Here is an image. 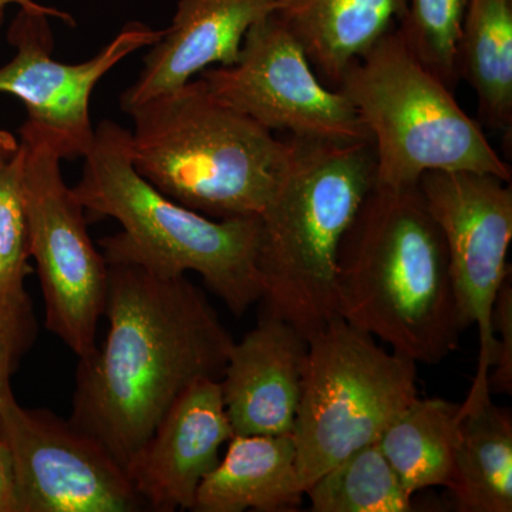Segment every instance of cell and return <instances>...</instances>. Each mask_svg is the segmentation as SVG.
<instances>
[{
	"label": "cell",
	"instance_id": "obj_18",
	"mask_svg": "<svg viewBox=\"0 0 512 512\" xmlns=\"http://www.w3.org/2000/svg\"><path fill=\"white\" fill-rule=\"evenodd\" d=\"M447 488L457 511H512V419L491 400L488 384L471 386Z\"/></svg>",
	"mask_w": 512,
	"mask_h": 512
},
{
	"label": "cell",
	"instance_id": "obj_6",
	"mask_svg": "<svg viewBox=\"0 0 512 512\" xmlns=\"http://www.w3.org/2000/svg\"><path fill=\"white\" fill-rule=\"evenodd\" d=\"M338 90L348 97L376 151V183L417 184L429 171H471L511 183L483 127L453 90L414 55L396 28L353 60Z\"/></svg>",
	"mask_w": 512,
	"mask_h": 512
},
{
	"label": "cell",
	"instance_id": "obj_5",
	"mask_svg": "<svg viewBox=\"0 0 512 512\" xmlns=\"http://www.w3.org/2000/svg\"><path fill=\"white\" fill-rule=\"evenodd\" d=\"M141 177L171 200L214 218L259 217L289 163V141L220 103L200 79L128 111Z\"/></svg>",
	"mask_w": 512,
	"mask_h": 512
},
{
	"label": "cell",
	"instance_id": "obj_20",
	"mask_svg": "<svg viewBox=\"0 0 512 512\" xmlns=\"http://www.w3.org/2000/svg\"><path fill=\"white\" fill-rule=\"evenodd\" d=\"M461 419V404L416 397L384 430L377 444L410 494L450 483Z\"/></svg>",
	"mask_w": 512,
	"mask_h": 512
},
{
	"label": "cell",
	"instance_id": "obj_16",
	"mask_svg": "<svg viewBox=\"0 0 512 512\" xmlns=\"http://www.w3.org/2000/svg\"><path fill=\"white\" fill-rule=\"evenodd\" d=\"M303 495L292 433L234 436L198 488L192 511H295Z\"/></svg>",
	"mask_w": 512,
	"mask_h": 512
},
{
	"label": "cell",
	"instance_id": "obj_7",
	"mask_svg": "<svg viewBox=\"0 0 512 512\" xmlns=\"http://www.w3.org/2000/svg\"><path fill=\"white\" fill-rule=\"evenodd\" d=\"M292 437L303 490L353 451L376 443L416 397L417 363L333 319L308 338Z\"/></svg>",
	"mask_w": 512,
	"mask_h": 512
},
{
	"label": "cell",
	"instance_id": "obj_17",
	"mask_svg": "<svg viewBox=\"0 0 512 512\" xmlns=\"http://www.w3.org/2000/svg\"><path fill=\"white\" fill-rule=\"evenodd\" d=\"M406 0H276L275 15L299 40L320 80L338 89L353 60L396 28Z\"/></svg>",
	"mask_w": 512,
	"mask_h": 512
},
{
	"label": "cell",
	"instance_id": "obj_23",
	"mask_svg": "<svg viewBox=\"0 0 512 512\" xmlns=\"http://www.w3.org/2000/svg\"><path fill=\"white\" fill-rule=\"evenodd\" d=\"M22 150L0 173V306L29 302L25 291L28 227L22 204Z\"/></svg>",
	"mask_w": 512,
	"mask_h": 512
},
{
	"label": "cell",
	"instance_id": "obj_22",
	"mask_svg": "<svg viewBox=\"0 0 512 512\" xmlns=\"http://www.w3.org/2000/svg\"><path fill=\"white\" fill-rule=\"evenodd\" d=\"M468 0H406L396 30L424 66L454 90L457 42Z\"/></svg>",
	"mask_w": 512,
	"mask_h": 512
},
{
	"label": "cell",
	"instance_id": "obj_8",
	"mask_svg": "<svg viewBox=\"0 0 512 512\" xmlns=\"http://www.w3.org/2000/svg\"><path fill=\"white\" fill-rule=\"evenodd\" d=\"M19 133L29 256L39 272L46 328L83 359L97 348L109 264L90 238L82 204L64 181L62 157L32 131L20 127Z\"/></svg>",
	"mask_w": 512,
	"mask_h": 512
},
{
	"label": "cell",
	"instance_id": "obj_19",
	"mask_svg": "<svg viewBox=\"0 0 512 512\" xmlns=\"http://www.w3.org/2000/svg\"><path fill=\"white\" fill-rule=\"evenodd\" d=\"M458 80L476 92L478 123L512 136V0H468L457 42Z\"/></svg>",
	"mask_w": 512,
	"mask_h": 512
},
{
	"label": "cell",
	"instance_id": "obj_4",
	"mask_svg": "<svg viewBox=\"0 0 512 512\" xmlns=\"http://www.w3.org/2000/svg\"><path fill=\"white\" fill-rule=\"evenodd\" d=\"M128 136L120 124L101 121L72 188L84 210L121 225L119 234L100 239L107 264L140 265L161 276L195 272L229 311L244 315L261 301L259 217L214 220L171 200L138 173Z\"/></svg>",
	"mask_w": 512,
	"mask_h": 512
},
{
	"label": "cell",
	"instance_id": "obj_26",
	"mask_svg": "<svg viewBox=\"0 0 512 512\" xmlns=\"http://www.w3.org/2000/svg\"><path fill=\"white\" fill-rule=\"evenodd\" d=\"M0 512H18L12 463H10L8 448L2 439H0Z\"/></svg>",
	"mask_w": 512,
	"mask_h": 512
},
{
	"label": "cell",
	"instance_id": "obj_2",
	"mask_svg": "<svg viewBox=\"0 0 512 512\" xmlns=\"http://www.w3.org/2000/svg\"><path fill=\"white\" fill-rule=\"evenodd\" d=\"M338 313L413 362L437 365L467 329L443 232L419 184H375L338 261Z\"/></svg>",
	"mask_w": 512,
	"mask_h": 512
},
{
	"label": "cell",
	"instance_id": "obj_24",
	"mask_svg": "<svg viewBox=\"0 0 512 512\" xmlns=\"http://www.w3.org/2000/svg\"><path fill=\"white\" fill-rule=\"evenodd\" d=\"M35 335L30 301L0 306V400L12 393L10 376L20 356L32 345Z\"/></svg>",
	"mask_w": 512,
	"mask_h": 512
},
{
	"label": "cell",
	"instance_id": "obj_15",
	"mask_svg": "<svg viewBox=\"0 0 512 512\" xmlns=\"http://www.w3.org/2000/svg\"><path fill=\"white\" fill-rule=\"evenodd\" d=\"M276 0H178L170 26L148 47L121 110L184 86L210 67L237 62L249 29L274 13Z\"/></svg>",
	"mask_w": 512,
	"mask_h": 512
},
{
	"label": "cell",
	"instance_id": "obj_10",
	"mask_svg": "<svg viewBox=\"0 0 512 512\" xmlns=\"http://www.w3.org/2000/svg\"><path fill=\"white\" fill-rule=\"evenodd\" d=\"M0 439L8 448L18 512L146 510L126 468L84 431L47 410L0 400Z\"/></svg>",
	"mask_w": 512,
	"mask_h": 512
},
{
	"label": "cell",
	"instance_id": "obj_27",
	"mask_svg": "<svg viewBox=\"0 0 512 512\" xmlns=\"http://www.w3.org/2000/svg\"><path fill=\"white\" fill-rule=\"evenodd\" d=\"M15 5L19 6V9L28 10V12L46 13L50 18L63 20L67 25H74L72 15H69V13L42 5V3L36 2V0H0V23L5 18V13L9 6Z\"/></svg>",
	"mask_w": 512,
	"mask_h": 512
},
{
	"label": "cell",
	"instance_id": "obj_1",
	"mask_svg": "<svg viewBox=\"0 0 512 512\" xmlns=\"http://www.w3.org/2000/svg\"><path fill=\"white\" fill-rule=\"evenodd\" d=\"M103 348L79 359L70 423L126 468L168 410L202 379L221 380L231 333L187 276L109 264Z\"/></svg>",
	"mask_w": 512,
	"mask_h": 512
},
{
	"label": "cell",
	"instance_id": "obj_21",
	"mask_svg": "<svg viewBox=\"0 0 512 512\" xmlns=\"http://www.w3.org/2000/svg\"><path fill=\"white\" fill-rule=\"evenodd\" d=\"M313 512H410L413 494L404 488L379 444L353 451L305 490Z\"/></svg>",
	"mask_w": 512,
	"mask_h": 512
},
{
	"label": "cell",
	"instance_id": "obj_13",
	"mask_svg": "<svg viewBox=\"0 0 512 512\" xmlns=\"http://www.w3.org/2000/svg\"><path fill=\"white\" fill-rule=\"evenodd\" d=\"M232 437L220 380L202 379L178 397L128 461V478L148 510H194L198 488Z\"/></svg>",
	"mask_w": 512,
	"mask_h": 512
},
{
	"label": "cell",
	"instance_id": "obj_3",
	"mask_svg": "<svg viewBox=\"0 0 512 512\" xmlns=\"http://www.w3.org/2000/svg\"><path fill=\"white\" fill-rule=\"evenodd\" d=\"M291 156L259 215L256 271L264 312L306 338L340 318V245L376 184L373 141L289 138Z\"/></svg>",
	"mask_w": 512,
	"mask_h": 512
},
{
	"label": "cell",
	"instance_id": "obj_9",
	"mask_svg": "<svg viewBox=\"0 0 512 512\" xmlns=\"http://www.w3.org/2000/svg\"><path fill=\"white\" fill-rule=\"evenodd\" d=\"M198 77L220 103L271 133L338 143L372 141L348 97L320 80L275 12L249 29L237 62L210 67Z\"/></svg>",
	"mask_w": 512,
	"mask_h": 512
},
{
	"label": "cell",
	"instance_id": "obj_14",
	"mask_svg": "<svg viewBox=\"0 0 512 512\" xmlns=\"http://www.w3.org/2000/svg\"><path fill=\"white\" fill-rule=\"evenodd\" d=\"M308 349L303 333L266 312L254 329L234 342L220 380L234 436L292 433Z\"/></svg>",
	"mask_w": 512,
	"mask_h": 512
},
{
	"label": "cell",
	"instance_id": "obj_12",
	"mask_svg": "<svg viewBox=\"0 0 512 512\" xmlns=\"http://www.w3.org/2000/svg\"><path fill=\"white\" fill-rule=\"evenodd\" d=\"M417 184L443 232L461 316L467 328L476 325L480 333L473 386L488 384L495 349L494 302L511 278V183L471 171H429Z\"/></svg>",
	"mask_w": 512,
	"mask_h": 512
},
{
	"label": "cell",
	"instance_id": "obj_25",
	"mask_svg": "<svg viewBox=\"0 0 512 512\" xmlns=\"http://www.w3.org/2000/svg\"><path fill=\"white\" fill-rule=\"evenodd\" d=\"M495 349L488 372V389L512 393V288L511 278L501 286L495 298L493 316Z\"/></svg>",
	"mask_w": 512,
	"mask_h": 512
},
{
	"label": "cell",
	"instance_id": "obj_28",
	"mask_svg": "<svg viewBox=\"0 0 512 512\" xmlns=\"http://www.w3.org/2000/svg\"><path fill=\"white\" fill-rule=\"evenodd\" d=\"M20 141L6 128L0 127V173L18 153Z\"/></svg>",
	"mask_w": 512,
	"mask_h": 512
},
{
	"label": "cell",
	"instance_id": "obj_11",
	"mask_svg": "<svg viewBox=\"0 0 512 512\" xmlns=\"http://www.w3.org/2000/svg\"><path fill=\"white\" fill-rule=\"evenodd\" d=\"M46 13L19 9L8 32L16 53L0 66V94L22 101V128L42 137L62 160L86 156L94 130L90 99L103 77L137 50L153 46L163 29L127 23L92 59L63 63L53 57V33Z\"/></svg>",
	"mask_w": 512,
	"mask_h": 512
}]
</instances>
